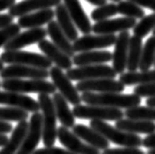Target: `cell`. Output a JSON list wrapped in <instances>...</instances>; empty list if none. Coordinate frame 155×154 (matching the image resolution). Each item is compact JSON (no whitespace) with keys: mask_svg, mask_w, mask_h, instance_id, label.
<instances>
[{"mask_svg":"<svg viewBox=\"0 0 155 154\" xmlns=\"http://www.w3.org/2000/svg\"><path fill=\"white\" fill-rule=\"evenodd\" d=\"M81 100L87 105L102 106L115 109H130L137 107L141 103L140 97L135 94L120 93H92L85 92L81 95Z\"/></svg>","mask_w":155,"mask_h":154,"instance_id":"cell-1","label":"cell"},{"mask_svg":"<svg viewBox=\"0 0 155 154\" xmlns=\"http://www.w3.org/2000/svg\"><path fill=\"white\" fill-rule=\"evenodd\" d=\"M38 103L41 110V138L46 147L54 146L58 138L56 114L52 99L48 94H39Z\"/></svg>","mask_w":155,"mask_h":154,"instance_id":"cell-2","label":"cell"},{"mask_svg":"<svg viewBox=\"0 0 155 154\" xmlns=\"http://www.w3.org/2000/svg\"><path fill=\"white\" fill-rule=\"evenodd\" d=\"M90 127L102 134L109 142L111 141L117 145L134 148L142 146V138L138 136L137 134L118 129L117 127L112 126L104 121H91Z\"/></svg>","mask_w":155,"mask_h":154,"instance_id":"cell-3","label":"cell"},{"mask_svg":"<svg viewBox=\"0 0 155 154\" xmlns=\"http://www.w3.org/2000/svg\"><path fill=\"white\" fill-rule=\"evenodd\" d=\"M1 87L5 91L15 93H38V94H54L55 87L52 82L43 79H5L1 82Z\"/></svg>","mask_w":155,"mask_h":154,"instance_id":"cell-4","label":"cell"},{"mask_svg":"<svg viewBox=\"0 0 155 154\" xmlns=\"http://www.w3.org/2000/svg\"><path fill=\"white\" fill-rule=\"evenodd\" d=\"M0 59L3 63H8V64L27 65L47 70L52 66V62L44 54L20 50L2 52Z\"/></svg>","mask_w":155,"mask_h":154,"instance_id":"cell-5","label":"cell"},{"mask_svg":"<svg viewBox=\"0 0 155 154\" xmlns=\"http://www.w3.org/2000/svg\"><path fill=\"white\" fill-rule=\"evenodd\" d=\"M73 116L75 118L91 121H114L122 120L124 112L120 109L108 108L102 106H92V105H78L72 109Z\"/></svg>","mask_w":155,"mask_h":154,"instance_id":"cell-6","label":"cell"},{"mask_svg":"<svg viewBox=\"0 0 155 154\" xmlns=\"http://www.w3.org/2000/svg\"><path fill=\"white\" fill-rule=\"evenodd\" d=\"M66 76L71 81H84L101 79V78H109L114 79L117 76L114 68L105 64H95L79 66L76 68H70L66 71Z\"/></svg>","mask_w":155,"mask_h":154,"instance_id":"cell-7","label":"cell"},{"mask_svg":"<svg viewBox=\"0 0 155 154\" xmlns=\"http://www.w3.org/2000/svg\"><path fill=\"white\" fill-rule=\"evenodd\" d=\"M50 76L55 89L58 90L59 94L67 102L73 106L80 105L82 102L81 96L79 95V92L75 88V86H73L71 80L66 76L65 73H63L62 69L56 66H51L50 70Z\"/></svg>","mask_w":155,"mask_h":154,"instance_id":"cell-8","label":"cell"},{"mask_svg":"<svg viewBox=\"0 0 155 154\" xmlns=\"http://www.w3.org/2000/svg\"><path fill=\"white\" fill-rule=\"evenodd\" d=\"M48 76H50V71H48L47 69L20 64H10L0 71V77L3 80L22 79V78L46 80Z\"/></svg>","mask_w":155,"mask_h":154,"instance_id":"cell-9","label":"cell"},{"mask_svg":"<svg viewBox=\"0 0 155 154\" xmlns=\"http://www.w3.org/2000/svg\"><path fill=\"white\" fill-rule=\"evenodd\" d=\"M58 138L64 147L74 154H101L99 149L84 143L72 131L62 126L58 129Z\"/></svg>","mask_w":155,"mask_h":154,"instance_id":"cell-10","label":"cell"},{"mask_svg":"<svg viewBox=\"0 0 155 154\" xmlns=\"http://www.w3.org/2000/svg\"><path fill=\"white\" fill-rule=\"evenodd\" d=\"M78 92L92 93H120L124 90V85L120 81L109 78L79 81L75 86Z\"/></svg>","mask_w":155,"mask_h":154,"instance_id":"cell-11","label":"cell"},{"mask_svg":"<svg viewBox=\"0 0 155 154\" xmlns=\"http://www.w3.org/2000/svg\"><path fill=\"white\" fill-rule=\"evenodd\" d=\"M41 138V114L34 113L30 119L28 131L16 154H33Z\"/></svg>","mask_w":155,"mask_h":154,"instance_id":"cell-12","label":"cell"},{"mask_svg":"<svg viewBox=\"0 0 155 154\" xmlns=\"http://www.w3.org/2000/svg\"><path fill=\"white\" fill-rule=\"evenodd\" d=\"M117 40L115 35H84L73 42L75 52L89 51L96 48H105L114 46Z\"/></svg>","mask_w":155,"mask_h":154,"instance_id":"cell-13","label":"cell"},{"mask_svg":"<svg viewBox=\"0 0 155 154\" xmlns=\"http://www.w3.org/2000/svg\"><path fill=\"white\" fill-rule=\"evenodd\" d=\"M0 105L21 109V110L33 113V114L40 111L39 103L32 97L9 91H0Z\"/></svg>","mask_w":155,"mask_h":154,"instance_id":"cell-14","label":"cell"},{"mask_svg":"<svg viewBox=\"0 0 155 154\" xmlns=\"http://www.w3.org/2000/svg\"><path fill=\"white\" fill-rule=\"evenodd\" d=\"M137 25L135 19L122 17L117 19H108V20L96 22L92 26V32L96 35H114L115 33H122L134 29Z\"/></svg>","mask_w":155,"mask_h":154,"instance_id":"cell-15","label":"cell"},{"mask_svg":"<svg viewBox=\"0 0 155 154\" xmlns=\"http://www.w3.org/2000/svg\"><path fill=\"white\" fill-rule=\"evenodd\" d=\"M47 30L44 28H35L30 29L28 31L20 33L8 42L3 48L5 51H19L30 44H39L41 41L45 40L47 37Z\"/></svg>","mask_w":155,"mask_h":154,"instance_id":"cell-16","label":"cell"},{"mask_svg":"<svg viewBox=\"0 0 155 154\" xmlns=\"http://www.w3.org/2000/svg\"><path fill=\"white\" fill-rule=\"evenodd\" d=\"M130 35L128 31L122 32L117 37L115 43V50L112 54L113 68L117 74H122L127 69V51L130 44Z\"/></svg>","mask_w":155,"mask_h":154,"instance_id":"cell-17","label":"cell"},{"mask_svg":"<svg viewBox=\"0 0 155 154\" xmlns=\"http://www.w3.org/2000/svg\"><path fill=\"white\" fill-rule=\"evenodd\" d=\"M38 47H39L40 51H43L44 55L47 56L52 63H54L56 67L63 70H68L72 68L73 62L70 56L64 54L60 48H58L55 44H54L50 41L46 39L41 41L38 44Z\"/></svg>","mask_w":155,"mask_h":154,"instance_id":"cell-18","label":"cell"},{"mask_svg":"<svg viewBox=\"0 0 155 154\" xmlns=\"http://www.w3.org/2000/svg\"><path fill=\"white\" fill-rule=\"evenodd\" d=\"M63 4L76 28L84 35H89L92 32V25L79 0H63Z\"/></svg>","mask_w":155,"mask_h":154,"instance_id":"cell-19","label":"cell"},{"mask_svg":"<svg viewBox=\"0 0 155 154\" xmlns=\"http://www.w3.org/2000/svg\"><path fill=\"white\" fill-rule=\"evenodd\" d=\"M61 0H24L13 5L9 9V15L14 17H21L26 14L31 13L32 11H40L44 9L51 8L54 6L60 4Z\"/></svg>","mask_w":155,"mask_h":154,"instance_id":"cell-20","label":"cell"},{"mask_svg":"<svg viewBox=\"0 0 155 154\" xmlns=\"http://www.w3.org/2000/svg\"><path fill=\"white\" fill-rule=\"evenodd\" d=\"M72 133L80 139L87 142V144L93 146L99 150H106L109 148L110 142L95 129L84 125H75L72 127Z\"/></svg>","mask_w":155,"mask_h":154,"instance_id":"cell-21","label":"cell"},{"mask_svg":"<svg viewBox=\"0 0 155 154\" xmlns=\"http://www.w3.org/2000/svg\"><path fill=\"white\" fill-rule=\"evenodd\" d=\"M54 10L51 8L40 10L38 12L26 14L24 16L19 17L18 25L23 29H35L40 28L45 24H48L54 20Z\"/></svg>","mask_w":155,"mask_h":154,"instance_id":"cell-22","label":"cell"},{"mask_svg":"<svg viewBox=\"0 0 155 154\" xmlns=\"http://www.w3.org/2000/svg\"><path fill=\"white\" fill-rule=\"evenodd\" d=\"M112 61V54L108 51H89L79 52L72 57L73 64L76 66H86L103 64Z\"/></svg>","mask_w":155,"mask_h":154,"instance_id":"cell-23","label":"cell"},{"mask_svg":"<svg viewBox=\"0 0 155 154\" xmlns=\"http://www.w3.org/2000/svg\"><path fill=\"white\" fill-rule=\"evenodd\" d=\"M46 30L47 34L52 41V44L60 48L64 54H66L70 57H73L75 51L73 50L72 44L68 40V38L65 36V34L62 32V30L59 28L58 24L52 20L48 24V28Z\"/></svg>","mask_w":155,"mask_h":154,"instance_id":"cell-24","label":"cell"},{"mask_svg":"<svg viewBox=\"0 0 155 154\" xmlns=\"http://www.w3.org/2000/svg\"><path fill=\"white\" fill-rule=\"evenodd\" d=\"M118 129L130 133H144L151 134L155 133V123L140 120L122 119L116 122V126Z\"/></svg>","mask_w":155,"mask_h":154,"instance_id":"cell-25","label":"cell"},{"mask_svg":"<svg viewBox=\"0 0 155 154\" xmlns=\"http://www.w3.org/2000/svg\"><path fill=\"white\" fill-rule=\"evenodd\" d=\"M51 99L54 106L56 118L58 119L61 126L66 129H72L75 126V117L72 111L69 109L67 101L59 93H54Z\"/></svg>","mask_w":155,"mask_h":154,"instance_id":"cell-26","label":"cell"},{"mask_svg":"<svg viewBox=\"0 0 155 154\" xmlns=\"http://www.w3.org/2000/svg\"><path fill=\"white\" fill-rule=\"evenodd\" d=\"M54 15L56 17V23L58 24L59 28L62 30V32L65 34L70 42H75L78 39V31L64 4H58L55 7Z\"/></svg>","mask_w":155,"mask_h":154,"instance_id":"cell-27","label":"cell"},{"mask_svg":"<svg viewBox=\"0 0 155 154\" xmlns=\"http://www.w3.org/2000/svg\"><path fill=\"white\" fill-rule=\"evenodd\" d=\"M29 123L26 121L19 122L16 127L13 129L11 137L6 142V144L0 149V154H16L20 148L28 131Z\"/></svg>","mask_w":155,"mask_h":154,"instance_id":"cell-28","label":"cell"},{"mask_svg":"<svg viewBox=\"0 0 155 154\" xmlns=\"http://www.w3.org/2000/svg\"><path fill=\"white\" fill-rule=\"evenodd\" d=\"M142 51V39L137 36H132L130 39L127 51V69L130 72L137 71L139 67Z\"/></svg>","mask_w":155,"mask_h":154,"instance_id":"cell-29","label":"cell"},{"mask_svg":"<svg viewBox=\"0 0 155 154\" xmlns=\"http://www.w3.org/2000/svg\"><path fill=\"white\" fill-rule=\"evenodd\" d=\"M120 82L124 85L131 86V85H143L151 82H155V69L146 70L141 72H126L120 75Z\"/></svg>","mask_w":155,"mask_h":154,"instance_id":"cell-30","label":"cell"},{"mask_svg":"<svg viewBox=\"0 0 155 154\" xmlns=\"http://www.w3.org/2000/svg\"><path fill=\"white\" fill-rule=\"evenodd\" d=\"M155 61V37H150L142 48L140 62L138 68L141 71L150 70Z\"/></svg>","mask_w":155,"mask_h":154,"instance_id":"cell-31","label":"cell"},{"mask_svg":"<svg viewBox=\"0 0 155 154\" xmlns=\"http://www.w3.org/2000/svg\"><path fill=\"white\" fill-rule=\"evenodd\" d=\"M127 119L131 120H140V121H155V108L137 106L130 109H127L124 113Z\"/></svg>","mask_w":155,"mask_h":154,"instance_id":"cell-32","label":"cell"},{"mask_svg":"<svg viewBox=\"0 0 155 154\" xmlns=\"http://www.w3.org/2000/svg\"><path fill=\"white\" fill-rule=\"evenodd\" d=\"M118 13L124 15V17L132 19H141L145 16V12L140 6L134 4L128 0H122L117 5Z\"/></svg>","mask_w":155,"mask_h":154,"instance_id":"cell-33","label":"cell"},{"mask_svg":"<svg viewBox=\"0 0 155 154\" xmlns=\"http://www.w3.org/2000/svg\"><path fill=\"white\" fill-rule=\"evenodd\" d=\"M155 29V13L146 15L140 19V21L137 22V25L134 27V36L138 38L146 37L150 32H152Z\"/></svg>","mask_w":155,"mask_h":154,"instance_id":"cell-34","label":"cell"},{"mask_svg":"<svg viewBox=\"0 0 155 154\" xmlns=\"http://www.w3.org/2000/svg\"><path fill=\"white\" fill-rule=\"evenodd\" d=\"M29 117L28 112L21 109L11 107H0V121L3 122H22Z\"/></svg>","mask_w":155,"mask_h":154,"instance_id":"cell-35","label":"cell"},{"mask_svg":"<svg viewBox=\"0 0 155 154\" xmlns=\"http://www.w3.org/2000/svg\"><path fill=\"white\" fill-rule=\"evenodd\" d=\"M116 14H118L117 5L115 3H109V4H105L94 9L91 12V18L95 22H101L108 20L109 18L115 16Z\"/></svg>","mask_w":155,"mask_h":154,"instance_id":"cell-36","label":"cell"},{"mask_svg":"<svg viewBox=\"0 0 155 154\" xmlns=\"http://www.w3.org/2000/svg\"><path fill=\"white\" fill-rule=\"evenodd\" d=\"M20 26L16 23H12L0 29V48L4 47L13 38L16 37L18 34H20Z\"/></svg>","mask_w":155,"mask_h":154,"instance_id":"cell-37","label":"cell"},{"mask_svg":"<svg viewBox=\"0 0 155 154\" xmlns=\"http://www.w3.org/2000/svg\"><path fill=\"white\" fill-rule=\"evenodd\" d=\"M134 94H135L138 97H155V82L151 83L137 85L134 89Z\"/></svg>","mask_w":155,"mask_h":154,"instance_id":"cell-38","label":"cell"},{"mask_svg":"<svg viewBox=\"0 0 155 154\" xmlns=\"http://www.w3.org/2000/svg\"><path fill=\"white\" fill-rule=\"evenodd\" d=\"M101 154H145L142 150L134 147H123V148H108L103 150Z\"/></svg>","mask_w":155,"mask_h":154,"instance_id":"cell-39","label":"cell"},{"mask_svg":"<svg viewBox=\"0 0 155 154\" xmlns=\"http://www.w3.org/2000/svg\"><path fill=\"white\" fill-rule=\"evenodd\" d=\"M33 154H74L66 149L56 147V146H50V147L40 148L34 151Z\"/></svg>","mask_w":155,"mask_h":154,"instance_id":"cell-40","label":"cell"},{"mask_svg":"<svg viewBox=\"0 0 155 154\" xmlns=\"http://www.w3.org/2000/svg\"><path fill=\"white\" fill-rule=\"evenodd\" d=\"M130 2H134V4H137L138 6L145 7V8H148L150 10L154 11L155 13V0H128Z\"/></svg>","mask_w":155,"mask_h":154,"instance_id":"cell-41","label":"cell"},{"mask_svg":"<svg viewBox=\"0 0 155 154\" xmlns=\"http://www.w3.org/2000/svg\"><path fill=\"white\" fill-rule=\"evenodd\" d=\"M142 146L148 148V149H154L155 148V133L148 134L146 137L142 139Z\"/></svg>","mask_w":155,"mask_h":154,"instance_id":"cell-42","label":"cell"},{"mask_svg":"<svg viewBox=\"0 0 155 154\" xmlns=\"http://www.w3.org/2000/svg\"><path fill=\"white\" fill-rule=\"evenodd\" d=\"M13 23V17L9 14H0V29Z\"/></svg>","mask_w":155,"mask_h":154,"instance_id":"cell-43","label":"cell"},{"mask_svg":"<svg viewBox=\"0 0 155 154\" xmlns=\"http://www.w3.org/2000/svg\"><path fill=\"white\" fill-rule=\"evenodd\" d=\"M13 129V126L8 122L0 121V134H7L11 133Z\"/></svg>","mask_w":155,"mask_h":154,"instance_id":"cell-44","label":"cell"},{"mask_svg":"<svg viewBox=\"0 0 155 154\" xmlns=\"http://www.w3.org/2000/svg\"><path fill=\"white\" fill-rule=\"evenodd\" d=\"M15 4H16V0H0V11L10 9Z\"/></svg>","mask_w":155,"mask_h":154,"instance_id":"cell-45","label":"cell"},{"mask_svg":"<svg viewBox=\"0 0 155 154\" xmlns=\"http://www.w3.org/2000/svg\"><path fill=\"white\" fill-rule=\"evenodd\" d=\"M87 2H89L90 4H92L94 6H103L105 4H107V0H86Z\"/></svg>","mask_w":155,"mask_h":154,"instance_id":"cell-46","label":"cell"},{"mask_svg":"<svg viewBox=\"0 0 155 154\" xmlns=\"http://www.w3.org/2000/svg\"><path fill=\"white\" fill-rule=\"evenodd\" d=\"M8 139L9 138L6 134H0V147H3L6 144V142L8 141Z\"/></svg>","mask_w":155,"mask_h":154,"instance_id":"cell-47","label":"cell"},{"mask_svg":"<svg viewBox=\"0 0 155 154\" xmlns=\"http://www.w3.org/2000/svg\"><path fill=\"white\" fill-rule=\"evenodd\" d=\"M146 105L147 107L150 108H155V97H151L146 100Z\"/></svg>","mask_w":155,"mask_h":154,"instance_id":"cell-48","label":"cell"},{"mask_svg":"<svg viewBox=\"0 0 155 154\" xmlns=\"http://www.w3.org/2000/svg\"><path fill=\"white\" fill-rule=\"evenodd\" d=\"M3 68H4V63H3L1 59H0V71H1Z\"/></svg>","mask_w":155,"mask_h":154,"instance_id":"cell-49","label":"cell"},{"mask_svg":"<svg viewBox=\"0 0 155 154\" xmlns=\"http://www.w3.org/2000/svg\"><path fill=\"white\" fill-rule=\"evenodd\" d=\"M147 154H155V148L154 149H149V151L147 152Z\"/></svg>","mask_w":155,"mask_h":154,"instance_id":"cell-50","label":"cell"},{"mask_svg":"<svg viewBox=\"0 0 155 154\" xmlns=\"http://www.w3.org/2000/svg\"><path fill=\"white\" fill-rule=\"evenodd\" d=\"M111 1H113V2H120V1H122V0H111Z\"/></svg>","mask_w":155,"mask_h":154,"instance_id":"cell-51","label":"cell"},{"mask_svg":"<svg viewBox=\"0 0 155 154\" xmlns=\"http://www.w3.org/2000/svg\"><path fill=\"white\" fill-rule=\"evenodd\" d=\"M152 33H153V36L155 37V29L153 30V31H152Z\"/></svg>","mask_w":155,"mask_h":154,"instance_id":"cell-52","label":"cell"},{"mask_svg":"<svg viewBox=\"0 0 155 154\" xmlns=\"http://www.w3.org/2000/svg\"><path fill=\"white\" fill-rule=\"evenodd\" d=\"M153 65H154V66H155V61H154V64H153Z\"/></svg>","mask_w":155,"mask_h":154,"instance_id":"cell-53","label":"cell"},{"mask_svg":"<svg viewBox=\"0 0 155 154\" xmlns=\"http://www.w3.org/2000/svg\"><path fill=\"white\" fill-rule=\"evenodd\" d=\"M0 87H1V83H0Z\"/></svg>","mask_w":155,"mask_h":154,"instance_id":"cell-54","label":"cell"}]
</instances>
